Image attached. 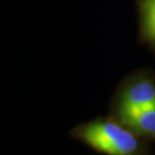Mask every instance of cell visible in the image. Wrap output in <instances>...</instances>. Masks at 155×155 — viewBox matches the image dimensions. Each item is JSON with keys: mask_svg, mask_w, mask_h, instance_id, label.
<instances>
[{"mask_svg": "<svg viewBox=\"0 0 155 155\" xmlns=\"http://www.w3.org/2000/svg\"><path fill=\"white\" fill-rule=\"evenodd\" d=\"M81 137L94 150L107 155H132L138 140L129 130L113 122H94L84 127Z\"/></svg>", "mask_w": 155, "mask_h": 155, "instance_id": "cell-1", "label": "cell"}, {"mask_svg": "<svg viewBox=\"0 0 155 155\" xmlns=\"http://www.w3.org/2000/svg\"><path fill=\"white\" fill-rule=\"evenodd\" d=\"M155 105V86L150 82H138L124 93L121 109H139Z\"/></svg>", "mask_w": 155, "mask_h": 155, "instance_id": "cell-2", "label": "cell"}, {"mask_svg": "<svg viewBox=\"0 0 155 155\" xmlns=\"http://www.w3.org/2000/svg\"><path fill=\"white\" fill-rule=\"evenodd\" d=\"M121 118L139 132L155 136V105L139 109H121Z\"/></svg>", "mask_w": 155, "mask_h": 155, "instance_id": "cell-3", "label": "cell"}, {"mask_svg": "<svg viewBox=\"0 0 155 155\" xmlns=\"http://www.w3.org/2000/svg\"><path fill=\"white\" fill-rule=\"evenodd\" d=\"M143 20L147 37L155 43V0H143Z\"/></svg>", "mask_w": 155, "mask_h": 155, "instance_id": "cell-4", "label": "cell"}]
</instances>
